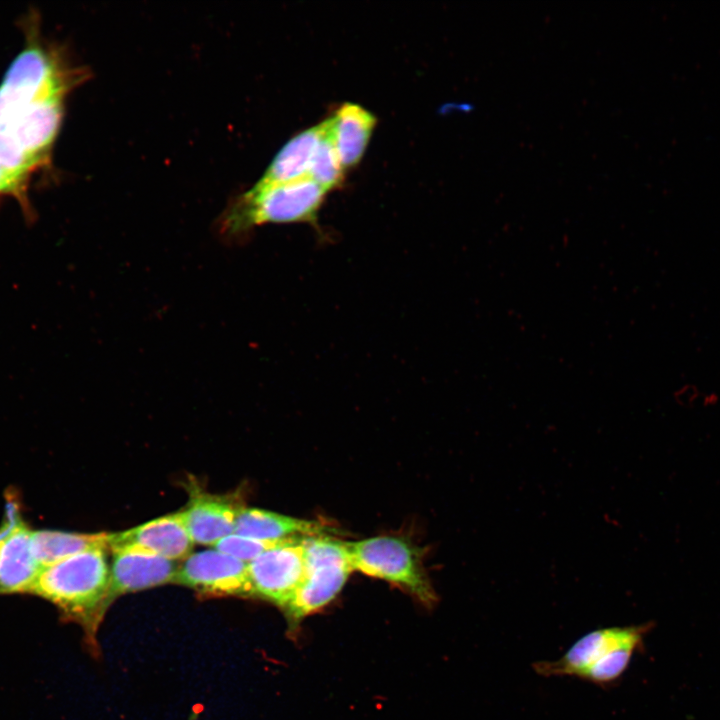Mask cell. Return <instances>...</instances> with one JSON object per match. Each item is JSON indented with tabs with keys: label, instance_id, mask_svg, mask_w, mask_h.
Listing matches in <instances>:
<instances>
[{
	"label": "cell",
	"instance_id": "obj_1",
	"mask_svg": "<svg viewBox=\"0 0 720 720\" xmlns=\"http://www.w3.org/2000/svg\"><path fill=\"white\" fill-rule=\"evenodd\" d=\"M108 549H87L43 567L29 593L54 605L63 620L78 624L92 648L109 607Z\"/></svg>",
	"mask_w": 720,
	"mask_h": 720
},
{
	"label": "cell",
	"instance_id": "obj_2",
	"mask_svg": "<svg viewBox=\"0 0 720 720\" xmlns=\"http://www.w3.org/2000/svg\"><path fill=\"white\" fill-rule=\"evenodd\" d=\"M326 194L324 188L308 177L274 185H253L228 203L216 221L217 234L225 243L236 245L264 224L316 225Z\"/></svg>",
	"mask_w": 720,
	"mask_h": 720
},
{
	"label": "cell",
	"instance_id": "obj_3",
	"mask_svg": "<svg viewBox=\"0 0 720 720\" xmlns=\"http://www.w3.org/2000/svg\"><path fill=\"white\" fill-rule=\"evenodd\" d=\"M652 627V623H644L592 630L577 639L560 658L536 662L534 670L545 677L569 676L608 686L627 670Z\"/></svg>",
	"mask_w": 720,
	"mask_h": 720
},
{
	"label": "cell",
	"instance_id": "obj_4",
	"mask_svg": "<svg viewBox=\"0 0 720 720\" xmlns=\"http://www.w3.org/2000/svg\"><path fill=\"white\" fill-rule=\"evenodd\" d=\"M303 546L304 578L283 608L292 630L330 603L353 571L347 542L320 535L303 538Z\"/></svg>",
	"mask_w": 720,
	"mask_h": 720
},
{
	"label": "cell",
	"instance_id": "obj_5",
	"mask_svg": "<svg viewBox=\"0 0 720 720\" xmlns=\"http://www.w3.org/2000/svg\"><path fill=\"white\" fill-rule=\"evenodd\" d=\"M347 546L353 570L396 584L426 605L436 601L422 553L408 538L380 535Z\"/></svg>",
	"mask_w": 720,
	"mask_h": 720
},
{
	"label": "cell",
	"instance_id": "obj_6",
	"mask_svg": "<svg viewBox=\"0 0 720 720\" xmlns=\"http://www.w3.org/2000/svg\"><path fill=\"white\" fill-rule=\"evenodd\" d=\"M33 531L18 495L9 490L0 523V595L30 593L41 570L33 552Z\"/></svg>",
	"mask_w": 720,
	"mask_h": 720
},
{
	"label": "cell",
	"instance_id": "obj_7",
	"mask_svg": "<svg viewBox=\"0 0 720 720\" xmlns=\"http://www.w3.org/2000/svg\"><path fill=\"white\" fill-rule=\"evenodd\" d=\"M252 595L282 609L305 574L303 538H294L270 548L248 563Z\"/></svg>",
	"mask_w": 720,
	"mask_h": 720
},
{
	"label": "cell",
	"instance_id": "obj_8",
	"mask_svg": "<svg viewBox=\"0 0 720 720\" xmlns=\"http://www.w3.org/2000/svg\"><path fill=\"white\" fill-rule=\"evenodd\" d=\"M178 565L174 583L209 596H251L248 563L216 549L191 553Z\"/></svg>",
	"mask_w": 720,
	"mask_h": 720
},
{
	"label": "cell",
	"instance_id": "obj_9",
	"mask_svg": "<svg viewBox=\"0 0 720 720\" xmlns=\"http://www.w3.org/2000/svg\"><path fill=\"white\" fill-rule=\"evenodd\" d=\"M112 552L108 604L118 596L174 583L178 564L137 545H122Z\"/></svg>",
	"mask_w": 720,
	"mask_h": 720
},
{
	"label": "cell",
	"instance_id": "obj_10",
	"mask_svg": "<svg viewBox=\"0 0 720 720\" xmlns=\"http://www.w3.org/2000/svg\"><path fill=\"white\" fill-rule=\"evenodd\" d=\"M181 511L153 519L131 529L108 534V547L137 545L170 559H185L193 547Z\"/></svg>",
	"mask_w": 720,
	"mask_h": 720
},
{
	"label": "cell",
	"instance_id": "obj_11",
	"mask_svg": "<svg viewBox=\"0 0 720 720\" xmlns=\"http://www.w3.org/2000/svg\"><path fill=\"white\" fill-rule=\"evenodd\" d=\"M238 509L225 497L196 492L191 493L190 501L181 514L194 544L214 546L234 533Z\"/></svg>",
	"mask_w": 720,
	"mask_h": 720
},
{
	"label": "cell",
	"instance_id": "obj_12",
	"mask_svg": "<svg viewBox=\"0 0 720 720\" xmlns=\"http://www.w3.org/2000/svg\"><path fill=\"white\" fill-rule=\"evenodd\" d=\"M331 531L318 521L252 507H239L234 527L235 534L272 541L328 535Z\"/></svg>",
	"mask_w": 720,
	"mask_h": 720
},
{
	"label": "cell",
	"instance_id": "obj_13",
	"mask_svg": "<svg viewBox=\"0 0 720 720\" xmlns=\"http://www.w3.org/2000/svg\"><path fill=\"white\" fill-rule=\"evenodd\" d=\"M328 121L293 136L277 153L255 185L267 186L308 177L314 153L324 137Z\"/></svg>",
	"mask_w": 720,
	"mask_h": 720
},
{
	"label": "cell",
	"instance_id": "obj_14",
	"mask_svg": "<svg viewBox=\"0 0 720 720\" xmlns=\"http://www.w3.org/2000/svg\"><path fill=\"white\" fill-rule=\"evenodd\" d=\"M330 132L345 170L362 159L376 126V117L357 104L345 103L329 117Z\"/></svg>",
	"mask_w": 720,
	"mask_h": 720
},
{
	"label": "cell",
	"instance_id": "obj_15",
	"mask_svg": "<svg viewBox=\"0 0 720 720\" xmlns=\"http://www.w3.org/2000/svg\"><path fill=\"white\" fill-rule=\"evenodd\" d=\"M32 547L36 560L42 569L84 550L95 547H108V533H78L51 529L34 530Z\"/></svg>",
	"mask_w": 720,
	"mask_h": 720
},
{
	"label": "cell",
	"instance_id": "obj_16",
	"mask_svg": "<svg viewBox=\"0 0 720 720\" xmlns=\"http://www.w3.org/2000/svg\"><path fill=\"white\" fill-rule=\"evenodd\" d=\"M37 173L32 166L0 148V196L16 199L27 218L33 217L28 192Z\"/></svg>",
	"mask_w": 720,
	"mask_h": 720
},
{
	"label": "cell",
	"instance_id": "obj_17",
	"mask_svg": "<svg viewBox=\"0 0 720 720\" xmlns=\"http://www.w3.org/2000/svg\"><path fill=\"white\" fill-rule=\"evenodd\" d=\"M327 121V131L314 153L308 178L329 192L342 184L345 169L331 137L329 118Z\"/></svg>",
	"mask_w": 720,
	"mask_h": 720
},
{
	"label": "cell",
	"instance_id": "obj_18",
	"mask_svg": "<svg viewBox=\"0 0 720 720\" xmlns=\"http://www.w3.org/2000/svg\"><path fill=\"white\" fill-rule=\"evenodd\" d=\"M283 541L285 540H260L232 533L218 541L213 547L238 560L249 563L266 550L275 547Z\"/></svg>",
	"mask_w": 720,
	"mask_h": 720
}]
</instances>
